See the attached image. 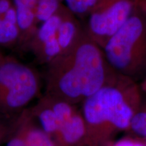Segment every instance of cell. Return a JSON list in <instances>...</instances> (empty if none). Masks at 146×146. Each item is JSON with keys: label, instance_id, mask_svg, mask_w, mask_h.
Here are the masks:
<instances>
[{"label": "cell", "instance_id": "1", "mask_svg": "<svg viewBox=\"0 0 146 146\" xmlns=\"http://www.w3.org/2000/svg\"><path fill=\"white\" fill-rule=\"evenodd\" d=\"M47 65L45 94L74 105L81 104L118 74L85 31L70 50Z\"/></svg>", "mask_w": 146, "mask_h": 146}, {"label": "cell", "instance_id": "2", "mask_svg": "<svg viewBox=\"0 0 146 146\" xmlns=\"http://www.w3.org/2000/svg\"><path fill=\"white\" fill-rule=\"evenodd\" d=\"M142 99L140 83L117 74L84 100L80 110L89 146H108L118 133L127 132Z\"/></svg>", "mask_w": 146, "mask_h": 146}, {"label": "cell", "instance_id": "3", "mask_svg": "<svg viewBox=\"0 0 146 146\" xmlns=\"http://www.w3.org/2000/svg\"><path fill=\"white\" fill-rule=\"evenodd\" d=\"M102 50L114 72L141 83L146 73V14L136 6Z\"/></svg>", "mask_w": 146, "mask_h": 146}, {"label": "cell", "instance_id": "4", "mask_svg": "<svg viewBox=\"0 0 146 146\" xmlns=\"http://www.w3.org/2000/svg\"><path fill=\"white\" fill-rule=\"evenodd\" d=\"M40 86L35 69L6 56L0 63V115L21 113L38 96Z\"/></svg>", "mask_w": 146, "mask_h": 146}, {"label": "cell", "instance_id": "5", "mask_svg": "<svg viewBox=\"0 0 146 146\" xmlns=\"http://www.w3.org/2000/svg\"><path fill=\"white\" fill-rule=\"evenodd\" d=\"M136 7V0H97L88 15L85 31L102 49L126 23Z\"/></svg>", "mask_w": 146, "mask_h": 146}, {"label": "cell", "instance_id": "6", "mask_svg": "<svg viewBox=\"0 0 146 146\" xmlns=\"http://www.w3.org/2000/svg\"><path fill=\"white\" fill-rule=\"evenodd\" d=\"M54 139L58 146H89L86 126L81 110L61 124Z\"/></svg>", "mask_w": 146, "mask_h": 146}, {"label": "cell", "instance_id": "7", "mask_svg": "<svg viewBox=\"0 0 146 146\" xmlns=\"http://www.w3.org/2000/svg\"><path fill=\"white\" fill-rule=\"evenodd\" d=\"M13 2L20 31L18 44L27 49L38 29L35 16L36 0H13Z\"/></svg>", "mask_w": 146, "mask_h": 146}, {"label": "cell", "instance_id": "8", "mask_svg": "<svg viewBox=\"0 0 146 146\" xmlns=\"http://www.w3.org/2000/svg\"><path fill=\"white\" fill-rule=\"evenodd\" d=\"M35 120L29 110L25 109L14 121L29 146H58L54 138L36 125Z\"/></svg>", "mask_w": 146, "mask_h": 146}, {"label": "cell", "instance_id": "9", "mask_svg": "<svg viewBox=\"0 0 146 146\" xmlns=\"http://www.w3.org/2000/svg\"><path fill=\"white\" fill-rule=\"evenodd\" d=\"M62 16L58 30V40L61 54L66 52L75 44L85 29L81 26L77 16L65 5H62Z\"/></svg>", "mask_w": 146, "mask_h": 146}, {"label": "cell", "instance_id": "10", "mask_svg": "<svg viewBox=\"0 0 146 146\" xmlns=\"http://www.w3.org/2000/svg\"><path fill=\"white\" fill-rule=\"evenodd\" d=\"M29 110L35 120L39 121L43 130L54 138L59 130L60 123L44 96Z\"/></svg>", "mask_w": 146, "mask_h": 146}, {"label": "cell", "instance_id": "11", "mask_svg": "<svg viewBox=\"0 0 146 146\" xmlns=\"http://www.w3.org/2000/svg\"><path fill=\"white\" fill-rule=\"evenodd\" d=\"M19 36L17 23L7 18H0V44L5 46L17 44Z\"/></svg>", "mask_w": 146, "mask_h": 146}, {"label": "cell", "instance_id": "12", "mask_svg": "<svg viewBox=\"0 0 146 146\" xmlns=\"http://www.w3.org/2000/svg\"><path fill=\"white\" fill-rule=\"evenodd\" d=\"M126 133L146 140V106L142 104L139 108L133 114Z\"/></svg>", "mask_w": 146, "mask_h": 146}, {"label": "cell", "instance_id": "13", "mask_svg": "<svg viewBox=\"0 0 146 146\" xmlns=\"http://www.w3.org/2000/svg\"><path fill=\"white\" fill-rule=\"evenodd\" d=\"M64 0H36V23H44L54 16L63 4Z\"/></svg>", "mask_w": 146, "mask_h": 146}, {"label": "cell", "instance_id": "14", "mask_svg": "<svg viewBox=\"0 0 146 146\" xmlns=\"http://www.w3.org/2000/svg\"><path fill=\"white\" fill-rule=\"evenodd\" d=\"M66 5L77 17L87 16L97 0H64Z\"/></svg>", "mask_w": 146, "mask_h": 146}, {"label": "cell", "instance_id": "15", "mask_svg": "<svg viewBox=\"0 0 146 146\" xmlns=\"http://www.w3.org/2000/svg\"><path fill=\"white\" fill-rule=\"evenodd\" d=\"M108 146H145V140L128 134L127 136L113 141Z\"/></svg>", "mask_w": 146, "mask_h": 146}, {"label": "cell", "instance_id": "16", "mask_svg": "<svg viewBox=\"0 0 146 146\" xmlns=\"http://www.w3.org/2000/svg\"><path fill=\"white\" fill-rule=\"evenodd\" d=\"M5 146H29L23 134L15 127L14 122L12 131L6 141Z\"/></svg>", "mask_w": 146, "mask_h": 146}, {"label": "cell", "instance_id": "17", "mask_svg": "<svg viewBox=\"0 0 146 146\" xmlns=\"http://www.w3.org/2000/svg\"><path fill=\"white\" fill-rule=\"evenodd\" d=\"M13 129V123H7L0 121V145L6 142Z\"/></svg>", "mask_w": 146, "mask_h": 146}, {"label": "cell", "instance_id": "18", "mask_svg": "<svg viewBox=\"0 0 146 146\" xmlns=\"http://www.w3.org/2000/svg\"><path fill=\"white\" fill-rule=\"evenodd\" d=\"M136 6L146 14V0H136Z\"/></svg>", "mask_w": 146, "mask_h": 146}, {"label": "cell", "instance_id": "19", "mask_svg": "<svg viewBox=\"0 0 146 146\" xmlns=\"http://www.w3.org/2000/svg\"><path fill=\"white\" fill-rule=\"evenodd\" d=\"M140 83V85H141V89L143 91H146V73H145V75L144 76L143 79L142 80L141 83Z\"/></svg>", "mask_w": 146, "mask_h": 146}, {"label": "cell", "instance_id": "20", "mask_svg": "<svg viewBox=\"0 0 146 146\" xmlns=\"http://www.w3.org/2000/svg\"><path fill=\"white\" fill-rule=\"evenodd\" d=\"M143 92V99H142V104L146 106V91L142 90Z\"/></svg>", "mask_w": 146, "mask_h": 146}, {"label": "cell", "instance_id": "21", "mask_svg": "<svg viewBox=\"0 0 146 146\" xmlns=\"http://www.w3.org/2000/svg\"><path fill=\"white\" fill-rule=\"evenodd\" d=\"M5 57H6V56H5L4 55L2 54V53L0 52V63L2 62L3 61V60L5 58Z\"/></svg>", "mask_w": 146, "mask_h": 146}, {"label": "cell", "instance_id": "22", "mask_svg": "<svg viewBox=\"0 0 146 146\" xmlns=\"http://www.w3.org/2000/svg\"><path fill=\"white\" fill-rule=\"evenodd\" d=\"M145 146H146V140H145Z\"/></svg>", "mask_w": 146, "mask_h": 146}]
</instances>
